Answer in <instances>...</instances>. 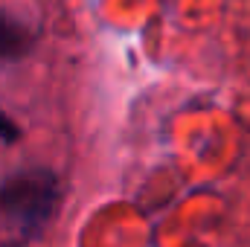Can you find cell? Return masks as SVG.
<instances>
[{
	"label": "cell",
	"mask_w": 250,
	"mask_h": 247,
	"mask_svg": "<svg viewBox=\"0 0 250 247\" xmlns=\"http://www.w3.org/2000/svg\"><path fill=\"white\" fill-rule=\"evenodd\" d=\"M62 181L53 169H23L0 184V218L12 221L23 239L38 236L59 212Z\"/></svg>",
	"instance_id": "1"
},
{
	"label": "cell",
	"mask_w": 250,
	"mask_h": 247,
	"mask_svg": "<svg viewBox=\"0 0 250 247\" xmlns=\"http://www.w3.org/2000/svg\"><path fill=\"white\" fill-rule=\"evenodd\" d=\"M29 47H32L29 29L12 15L0 12V62H18L29 53Z\"/></svg>",
	"instance_id": "2"
},
{
	"label": "cell",
	"mask_w": 250,
	"mask_h": 247,
	"mask_svg": "<svg viewBox=\"0 0 250 247\" xmlns=\"http://www.w3.org/2000/svg\"><path fill=\"white\" fill-rule=\"evenodd\" d=\"M18 140H21V128H18V123H15L9 114L0 111V143H18Z\"/></svg>",
	"instance_id": "3"
}]
</instances>
